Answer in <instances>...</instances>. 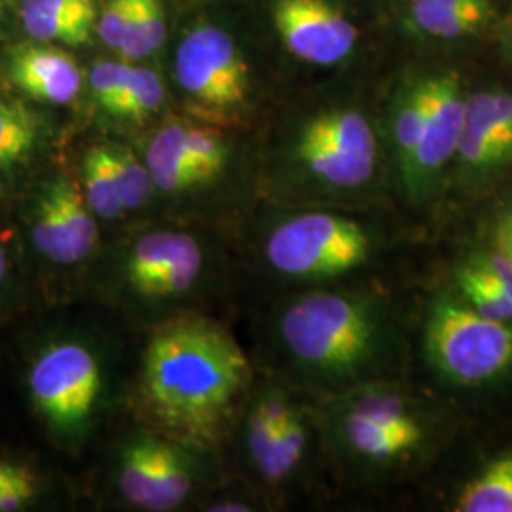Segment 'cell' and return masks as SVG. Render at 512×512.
Instances as JSON below:
<instances>
[{
  "mask_svg": "<svg viewBox=\"0 0 512 512\" xmlns=\"http://www.w3.org/2000/svg\"><path fill=\"white\" fill-rule=\"evenodd\" d=\"M255 374L234 334L202 311L150 327L135 378L148 427L209 452L234 427Z\"/></svg>",
  "mask_w": 512,
  "mask_h": 512,
  "instance_id": "cell-1",
  "label": "cell"
},
{
  "mask_svg": "<svg viewBox=\"0 0 512 512\" xmlns=\"http://www.w3.org/2000/svg\"><path fill=\"white\" fill-rule=\"evenodd\" d=\"M93 281L114 308L156 325L205 300L220 253L205 230L179 220L139 222L93 260Z\"/></svg>",
  "mask_w": 512,
  "mask_h": 512,
  "instance_id": "cell-2",
  "label": "cell"
},
{
  "mask_svg": "<svg viewBox=\"0 0 512 512\" xmlns=\"http://www.w3.org/2000/svg\"><path fill=\"white\" fill-rule=\"evenodd\" d=\"M272 336L279 357L296 376L310 384L348 389L378 361L384 317L366 294L311 289L275 310Z\"/></svg>",
  "mask_w": 512,
  "mask_h": 512,
  "instance_id": "cell-3",
  "label": "cell"
},
{
  "mask_svg": "<svg viewBox=\"0 0 512 512\" xmlns=\"http://www.w3.org/2000/svg\"><path fill=\"white\" fill-rule=\"evenodd\" d=\"M38 418L65 450L92 439L109 393L107 361L86 336H61L40 349L27 372Z\"/></svg>",
  "mask_w": 512,
  "mask_h": 512,
  "instance_id": "cell-4",
  "label": "cell"
},
{
  "mask_svg": "<svg viewBox=\"0 0 512 512\" xmlns=\"http://www.w3.org/2000/svg\"><path fill=\"white\" fill-rule=\"evenodd\" d=\"M374 239L361 220L330 209L279 213L258 234V256L275 277L329 283L363 268Z\"/></svg>",
  "mask_w": 512,
  "mask_h": 512,
  "instance_id": "cell-5",
  "label": "cell"
},
{
  "mask_svg": "<svg viewBox=\"0 0 512 512\" xmlns=\"http://www.w3.org/2000/svg\"><path fill=\"white\" fill-rule=\"evenodd\" d=\"M205 454L141 423L114 448L112 494L129 511H181L202 486Z\"/></svg>",
  "mask_w": 512,
  "mask_h": 512,
  "instance_id": "cell-6",
  "label": "cell"
},
{
  "mask_svg": "<svg viewBox=\"0 0 512 512\" xmlns=\"http://www.w3.org/2000/svg\"><path fill=\"white\" fill-rule=\"evenodd\" d=\"M289 162L298 179L319 192H357L376 175L378 139L365 112L321 110L296 131Z\"/></svg>",
  "mask_w": 512,
  "mask_h": 512,
  "instance_id": "cell-7",
  "label": "cell"
},
{
  "mask_svg": "<svg viewBox=\"0 0 512 512\" xmlns=\"http://www.w3.org/2000/svg\"><path fill=\"white\" fill-rule=\"evenodd\" d=\"M425 349L448 382L463 387L492 384L512 370V325L458 300L440 298L427 315Z\"/></svg>",
  "mask_w": 512,
  "mask_h": 512,
  "instance_id": "cell-8",
  "label": "cell"
},
{
  "mask_svg": "<svg viewBox=\"0 0 512 512\" xmlns=\"http://www.w3.org/2000/svg\"><path fill=\"white\" fill-rule=\"evenodd\" d=\"M329 427L338 448L353 461L387 465L416 452L425 437L418 414L387 385L357 384L330 404Z\"/></svg>",
  "mask_w": 512,
  "mask_h": 512,
  "instance_id": "cell-9",
  "label": "cell"
},
{
  "mask_svg": "<svg viewBox=\"0 0 512 512\" xmlns=\"http://www.w3.org/2000/svg\"><path fill=\"white\" fill-rule=\"evenodd\" d=\"M175 78L209 126H236L251 109V74L232 37L213 25L190 31L175 54Z\"/></svg>",
  "mask_w": 512,
  "mask_h": 512,
  "instance_id": "cell-10",
  "label": "cell"
},
{
  "mask_svg": "<svg viewBox=\"0 0 512 512\" xmlns=\"http://www.w3.org/2000/svg\"><path fill=\"white\" fill-rule=\"evenodd\" d=\"M37 255L57 270L88 272L103 247V224L74 177H55L38 190L27 213Z\"/></svg>",
  "mask_w": 512,
  "mask_h": 512,
  "instance_id": "cell-11",
  "label": "cell"
},
{
  "mask_svg": "<svg viewBox=\"0 0 512 512\" xmlns=\"http://www.w3.org/2000/svg\"><path fill=\"white\" fill-rule=\"evenodd\" d=\"M467 93L458 73L429 76V110L421 129L420 143L408 165L401 171L404 188L410 196L421 200L427 196L454 162L465 118Z\"/></svg>",
  "mask_w": 512,
  "mask_h": 512,
  "instance_id": "cell-12",
  "label": "cell"
},
{
  "mask_svg": "<svg viewBox=\"0 0 512 512\" xmlns=\"http://www.w3.org/2000/svg\"><path fill=\"white\" fill-rule=\"evenodd\" d=\"M274 23L294 57L319 67L344 61L359 37L357 27L329 0H277Z\"/></svg>",
  "mask_w": 512,
  "mask_h": 512,
  "instance_id": "cell-13",
  "label": "cell"
},
{
  "mask_svg": "<svg viewBox=\"0 0 512 512\" xmlns=\"http://www.w3.org/2000/svg\"><path fill=\"white\" fill-rule=\"evenodd\" d=\"M456 164L467 181H484L512 162V93L488 88L467 95Z\"/></svg>",
  "mask_w": 512,
  "mask_h": 512,
  "instance_id": "cell-14",
  "label": "cell"
},
{
  "mask_svg": "<svg viewBox=\"0 0 512 512\" xmlns=\"http://www.w3.org/2000/svg\"><path fill=\"white\" fill-rule=\"evenodd\" d=\"M12 82L48 105H69L82 92V71L63 50L52 46L19 48L10 61Z\"/></svg>",
  "mask_w": 512,
  "mask_h": 512,
  "instance_id": "cell-15",
  "label": "cell"
},
{
  "mask_svg": "<svg viewBox=\"0 0 512 512\" xmlns=\"http://www.w3.org/2000/svg\"><path fill=\"white\" fill-rule=\"evenodd\" d=\"M456 285L467 306L486 317L512 323V260L503 253L478 256L463 264Z\"/></svg>",
  "mask_w": 512,
  "mask_h": 512,
  "instance_id": "cell-16",
  "label": "cell"
},
{
  "mask_svg": "<svg viewBox=\"0 0 512 512\" xmlns=\"http://www.w3.org/2000/svg\"><path fill=\"white\" fill-rule=\"evenodd\" d=\"M21 21L38 42L80 46L92 38L95 4L93 0H23Z\"/></svg>",
  "mask_w": 512,
  "mask_h": 512,
  "instance_id": "cell-17",
  "label": "cell"
},
{
  "mask_svg": "<svg viewBox=\"0 0 512 512\" xmlns=\"http://www.w3.org/2000/svg\"><path fill=\"white\" fill-rule=\"evenodd\" d=\"M497 18L494 2L478 6H452L439 0H412L408 10L410 29L425 38L459 40L475 37Z\"/></svg>",
  "mask_w": 512,
  "mask_h": 512,
  "instance_id": "cell-18",
  "label": "cell"
},
{
  "mask_svg": "<svg viewBox=\"0 0 512 512\" xmlns=\"http://www.w3.org/2000/svg\"><path fill=\"white\" fill-rule=\"evenodd\" d=\"M78 183L84 200L103 228L128 224V213L110 160L109 145H95L84 152Z\"/></svg>",
  "mask_w": 512,
  "mask_h": 512,
  "instance_id": "cell-19",
  "label": "cell"
},
{
  "mask_svg": "<svg viewBox=\"0 0 512 512\" xmlns=\"http://www.w3.org/2000/svg\"><path fill=\"white\" fill-rule=\"evenodd\" d=\"M429 110V76L410 82L403 88L391 110V141L399 171L410 162L418 147L421 129Z\"/></svg>",
  "mask_w": 512,
  "mask_h": 512,
  "instance_id": "cell-20",
  "label": "cell"
},
{
  "mask_svg": "<svg viewBox=\"0 0 512 512\" xmlns=\"http://www.w3.org/2000/svg\"><path fill=\"white\" fill-rule=\"evenodd\" d=\"M42 120L18 101H0V177L23 164L38 147Z\"/></svg>",
  "mask_w": 512,
  "mask_h": 512,
  "instance_id": "cell-21",
  "label": "cell"
},
{
  "mask_svg": "<svg viewBox=\"0 0 512 512\" xmlns=\"http://www.w3.org/2000/svg\"><path fill=\"white\" fill-rule=\"evenodd\" d=\"M458 512H512V452L475 476L456 499Z\"/></svg>",
  "mask_w": 512,
  "mask_h": 512,
  "instance_id": "cell-22",
  "label": "cell"
},
{
  "mask_svg": "<svg viewBox=\"0 0 512 512\" xmlns=\"http://www.w3.org/2000/svg\"><path fill=\"white\" fill-rule=\"evenodd\" d=\"M109 150L128 219L148 217L156 203V192L143 156L122 145H109Z\"/></svg>",
  "mask_w": 512,
  "mask_h": 512,
  "instance_id": "cell-23",
  "label": "cell"
},
{
  "mask_svg": "<svg viewBox=\"0 0 512 512\" xmlns=\"http://www.w3.org/2000/svg\"><path fill=\"white\" fill-rule=\"evenodd\" d=\"M164 8L160 0H135L128 35L120 46L126 61H137L154 54L165 40Z\"/></svg>",
  "mask_w": 512,
  "mask_h": 512,
  "instance_id": "cell-24",
  "label": "cell"
},
{
  "mask_svg": "<svg viewBox=\"0 0 512 512\" xmlns=\"http://www.w3.org/2000/svg\"><path fill=\"white\" fill-rule=\"evenodd\" d=\"M164 103L165 86L160 74L148 67L133 65L128 88L110 116L141 124L156 116Z\"/></svg>",
  "mask_w": 512,
  "mask_h": 512,
  "instance_id": "cell-25",
  "label": "cell"
},
{
  "mask_svg": "<svg viewBox=\"0 0 512 512\" xmlns=\"http://www.w3.org/2000/svg\"><path fill=\"white\" fill-rule=\"evenodd\" d=\"M42 494V478L18 459L0 458V512H18L35 505Z\"/></svg>",
  "mask_w": 512,
  "mask_h": 512,
  "instance_id": "cell-26",
  "label": "cell"
},
{
  "mask_svg": "<svg viewBox=\"0 0 512 512\" xmlns=\"http://www.w3.org/2000/svg\"><path fill=\"white\" fill-rule=\"evenodd\" d=\"M133 65L131 63H118V61H101L95 63L88 74V84L93 101L99 109L112 114L118 101L128 88Z\"/></svg>",
  "mask_w": 512,
  "mask_h": 512,
  "instance_id": "cell-27",
  "label": "cell"
},
{
  "mask_svg": "<svg viewBox=\"0 0 512 512\" xmlns=\"http://www.w3.org/2000/svg\"><path fill=\"white\" fill-rule=\"evenodd\" d=\"M135 0H107L101 19H99V37L112 48L120 50L124 38L128 35L129 21L133 16Z\"/></svg>",
  "mask_w": 512,
  "mask_h": 512,
  "instance_id": "cell-28",
  "label": "cell"
},
{
  "mask_svg": "<svg viewBox=\"0 0 512 512\" xmlns=\"http://www.w3.org/2000/svg\"><path fill=\"white\" fill-rule=\"evenodd\" d=\"M202 509L207 512H249L255 511V505L239 495H219L205 501Z\"/></svg>",
  "mask_w": 512,
  "mask_h": 512,
  "instance_id": "cell-29",
  "label": "cell"
},
{
  "mask_svg": "<svg viewBox=\"0 0 512 512\" xmlns=\"http://www.w3.org/2000/svg\"><path fill=\"white\" fill-rule=\"evenodd\" d=\"M497 245H499V253H503L512 260V207L497 228Z\"/></svg>",
  "mask_w": 512,
  "mask_h": 512,
  "instance_id": "cell-30",
  "label": "cell"
},
{
  "mask_svg": "<svg viewBox=\"0 0 512 512\" xmlns=\"http://www.w3.org/2000/svg\"><path fill=\"white\" fill-rule=\"evenodd\" d=\"M8 275H10V256H8L6 245L0 239V289L8 281Z\"/></svg>",
  "mask_w": 512,
  "mask_h": 512,
  "instance_id": "cell-31",
  "label": "cell"
},
{
  "mask_svg": "<svg viewBox=\"0 0 512 512\" xmlns=\"http://www.w3.org/2000/svg\"><path fill=\"white\" fill-rule=\"evenodd\" d=\"M507 50H509V54L512 57V27L509 29V33H507Z\"/></svg>",
  "mask_w": 512,
  "mask_h": 512,
  "instance_id": "cell-32",
  "label": "cell"
},
{
  "mask_svg": "<svg viewBox=\"0 0 512 512\" xmlns=\"http://www.w3.org/2000/svg\"><path fill=\"white\" fill-rule=\"evenodd\" d=\"M2 6H4V0H0V12H2Z\"/></svg>",
  "mask_w": 512,
  "mask_h": 512,
  "instance_id": "cell-33",
  "label": "cell"
}]
</instances>
